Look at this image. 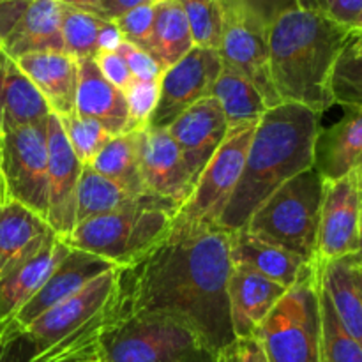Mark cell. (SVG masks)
Here are the masks:
<instances>
[{
    "mask_svg": "<svg viewBox=\"0 0 362 362\" xmlns=\"http://www.w3.org/2000/svg\"><path fill=\"white\" fill-rule=\"evenodd\" d=\"M119 299L120 269L113 267L46 311L21 336L30 346V362L80 361L117 317Z\"/></svg>",
    "mask_w": 362,
    "mask_h": 362,
    "instance_id": "4",
    "label": "cell"
},
{
    "mask_svg": "<svg viewBox=\"0 0 362 362\" xmlns=\"http://www.w3.org/2000/svg\"><path fill=\"white\" fill-rule=\"evenodd\" d=\"M0 49H2V48H0Z\"/></svg>",
    "mask_w": 362,
    "mask_h": 362,
    "instance_id": "54",
    "label": "cell"
},
{
    "mask_svg": "<svg viewBox=\"0 0 362 362\" xmlns=\"http://www.w3.org/2000/svg\"><path fill=\"white\" fill-rule=\"evenodd\" d=\"M216 357L193 329L173 318L120 315L78 362H216Z\"/></svg>",
    "mask_w": 362,
    "mask_h": 362,
    "instance_id": "5",
    "label": "cell"
},
{
    "mask_svg": "<svg viewBox=\"0 0 362 362\" xmlns=\"http://www.w3.org/2000/svg\"><path fill=\"white\" fill-rule=\"evenodd\" d=\"M324 186L315 168L299 173L274 191L243 230L315 264Z\"/></svg>",
    "mask_w": 362,
    "mask_h": 362,
    "instance_id": "6",
    "label": "cell"
},
{
    "mask_svg": "<svg viewBox=\"0 0 362 362\" xmlns=\"http://www.w3.org/2000/svg\"><path fill=\"white\" fill-rule=\"evenodd\" d=\"M113 267L115 265L95 257V255L85 253L80 250H71L69 255L60 262L59 267L49 274L45 285L37 290V293L18 311V315L7 327L0 346L18 341L23 336V332L30 327V324H34L41 315L66 300L67 297L74 296L88 281Z\"/></svg>",
    "mask_w": 362,
    "mask_h": 362,
    "instance_id": "16",
    "label": "cell"
},
{
    "mask_svg": "<svg viewBox=\"0 0 362 362\" xmlns=\"http://www.w3.org/2000/svg\"><path fill=\"white\" fill-rule=\"evenodd\" d=\"M356 283H357V288H359L361 299H362V265H359V264H356Z\"/></svg>",
    "mask_w": 362,
    "mask_h": 362,
    "instance_id": "49",
    "label": "cell"
},
{
    "mask_svg": "<svg viewBox=\"0 0 362 362\" xmlns=\"http://www.w3.org/2000/svg\"><path fill=\"white\" fill-rule=\"evenodd\" d=\"M345 52L350 53V55L362 57V32H354L352 39H350V42L346 45Z\"/></svg>",
    "mask_w": 362,
    "mask_h": 362,
    "instance_id": "47",
    "label": "cell"
},
{
    "mask_svg": "<svg viewBox=\"0 0 362 362\" xmlns=\"http://www.w3.org/2000/svg\"><path fill=\"white\" fill-rule=\"evenodd\" d=\"M11 59L28 53L64 52L59 0H32L0 39Z\"/></svg>",
    "mask_w": 362,
    "mask_h": 362,
    "instance_id": "22",
    "label": "cell"
},
{
    "mask_svg": "<svg viewBox=\"0 0 362 362\" xmlns=\"http://www.w3.org/2000/svg\"><path fill=\"white\" fill-rule=\"evenodd\" d=\"M320 117L313 110L285 103L269 108L257 122L243 173L218 223L235 233L274 191L299 173L313 168Z\"/></svg>",
    "mask_w": 362,
    "mask_h": 362,
    "instance_id": "2",
    "label": "cell"
},
{
    "mask_svg": "<svg viewBox=\"0 0 362 362\" xmlns=\"http://www.w3.org/2000/svg\"><path fill=\"white\" fill-rule=\"evenodd\" d=\"M27 2H32V0H0V9L9 6H20V4H27Z\"/></svg>",
    "mask_w": 362,
    "mask_h": 362,
    "instance_id": "50",
    "label": "cell"
},
{
    "mask_svg": "<svg viewBox=\"0 0 362 362\" xmlns=\"http://www.w3.org/2000/svg\"><path fill=\"white\" fill-rule=\"evenodd\" d=\"M59 2L64 4V6L87 11V13H92L101 18V14H99V0H59Z\"/></svg>",
    "mask_w": 362,
    "mask_h": 362,
    "instance_id": "46",
    "label": "cell"
},
{
    "mask_svg": "<svg viewBox=\"0 0 362 362\" xmlns=\"http://www.w3.org/2000/svg\"><path fill=\"white\" fill-rule=\"evenodd\" d=\"M230 260L232 265H240L258 272L285 288H290L304 269L311 265L274 244L250 235L244 230L230 233Z\"/></svg>",
    "mask_w": 362,
    "mask_h": 362,
    "instance_id": "27",
    "label": "cell"
},
{
    "mask_svg": "<svg viewBox=\"0 0 362 362\" xmlns=\"http://www.w3.org/2000/svg\"><path fill=\"white\" fill-rule=\"evenodd\" d=\"M221 67L218 49L194 46L179 62L163 71L159 78V101L148 127L166 129L187 108L211 98Z\"/></svg>",
    "mask_w": 362,
    "mask_h": 362,
    "instance_id": "11",
    "label": "cell"
},
{
    "mask_svg": "<svg viewBox=\"0 0 362 362\" xmlns=\"http://www.w3.org/2000/svg\"><path fill=\"white\" fill-rule=\"evenodd\" d=\"M216 362H269L264 349L255 336L235 338L228 346L221 350Z\"/></svg>",
    "mask_w": 362,
    "mask_h": 362,
    "instance_id": "43",
    "label": "cell"
},
{
    "mask_svg": "<svg viewBox=\"0 0 362 362\" xmlns=\"http://www.w3.org/2000/svg\"><path fill=\"white\" fill-rule=\"evenodd\" d=\"M138 168L147 193L175 209V214L194 189L179 147L166 129L145 127L136 131Z\"/></svg>",
    "mask_w": 362,
    "mask_h": 362,
    "instance_id": "14",
    "label": "cell"
},
{
    "mask_svg": "<svg viewBox=\"0 0 362 362\" xmlns=\"http://www.w3.org/2000/svg\"><path fill=\"white\" fill-rule=\"evenodd\" d=\"M147 2H152V0H99V14H101L103 20L115 21L127 11Z\"/></svg>",
    "mask_w": 362,
    "mask_h": 362,
    "instance_id": "44",
    "label": "cell"
},
{
    "mask_svg": "<svg viewBox=\"0 0 362 362\" xmlns=\"http://www.w3.org/2000/svg\"><path fill=\"white\" fill-rule=\"evenodd\" d=\"M49 106L14 59L0 49V131L46 124Z\"/></svg>",
    "mask_w": 362,
    "mask_h": 362,
    "instance_id": "25",
    "label": "cell"
},
{
    "mask_svg": "<svg viewBox=\"0 0 362 362\" xmlns=\"http://www.w3.org/2000/svg\"><path fill=\"white\" fill-rule=\"evenodd\" d=\"M69 251L64 240L55 239L41 253L0 279V343L18 311L37 293Z\"/></svg>",
    "mask_w": 362,
    "mask_h": 362,
    "instance_id": "24",
    "label": "cell"
},
{
    "mask_svg": "<svg viewBox=\"0 0 362 362\" xmlns=\"http://www.w3.org/2000/svg\"><path fill=\"white\" fill-rule=\"evenodd\" d=\"M354 260H356V264L362 265V207H361V223H359V251H357V255H354Z\"/></svg>",
    "mask_w": 362,
    "mask_h": 362,
    "instance_id": "48",
    "label": "cell"
},
{
    "mask_svg": "<svg viewBox=\"0 0 362 362\" xmlns=\"http://www.w3.org/2000/svg\"><path fill=\"white\" fill-rule=\"evenodd\" d=\"M318 304H320V362H362V346L341 325L320 281H318Z\"/></svg>",
    "mask_w": 362,
    "mask_h": 362,
    "instance_id": "32",
    "label": "cell"
},
{
    "mask_svg": "<svg viewBox=\"0 0 362 362\" xmlns=\"http://www.w3.org/2000/svg\"><path fill=\"white\" fill-rule=\"evenodd\" d=\"M257 124L228 129L225 141L198 177L189 200L177 211L172 235L216 230L243 173L247 148Z\"/></svg>",
    "mask_w": 362,
    "mask_h": 362,
    "instance_id": "9",
    "label": "cell"
},
{
    "mask_svg": "<svg viewBox=\"0 0 362 362\" xmlns=\"http://www.w3.org/2000/svg\"><path fill=\"white\" fill-rule=\"evenodd\" d=\"M211 95L223 108L230 129L244 124H257L269 110L260 90L246 76L225 66L221 67Z\"/></svg>",
    "mask_w": 362,
    "mask_h": 362,
    "instance_id": "30",
    "label": "cell"
},
{
    "mask_svg": "<svg viewBox=\"0 0 362 362\" xmlns=\"http://www.w3.org/2000/svg\"><path fill=\"white\" fill-rule=\"evenodd\" d=\"M230 233H170L145 258L120 269V315H159L193 329L216 354L235 339L230 320Z\"/></svg>",
    "mask_w": 362,
    "mask_h": 362,
    "instance_id": "1",
    "label": "cell"
},
{
    "mask_svg": "<svg viewBox=\"0 0 362 362\" xmlns=\"http://www.w3.org/2000/svg\"><path fill=\"white\" fill-rule=\"evenodd\" d=\"M354 30L310 7L279 14L267 28L269 69L281 103L306 106L318 115L334 105L332 74Z\"/></svg>",
    "mask_w": 362,
    "mask_h": 362,
    "instance_id": "3",
    "label": "cell"
},
{
    "mask_svg": "<svg viewBox=\"0 0 362 362\" xmlns=\"http://www.w3.org/2000/svg\"><path fill=\"white\" fill-rule=\"evenodd\" d=\"M16 202L46 221L48 141L46 124L16 127L0 136V204Z\"/></svg>",
    "mask_w": 362,
    "mask_h": 362,
    "instance_id": "10",
    "label": "cell"
},
{
    "mask_svg": "<svg viewBox=\"0 0 362 362\" xmlns=\"http://www.w3.org/2000/svg\"><path fill=\"white\" fill-rule=\"evenodd\" d=\"M332 98L334 105L362 108V57L343 49L332 74Z\"/></svg>",
    "mask_w": 362,
    "mask_h": 362,
    "instance_id": "36",
    "label": "cell"
},
{
    "mask_svg": "<svg viewBox=\"0 0 362 362\" xmlns=\"http://www.w3.org/2000/svg\"><path fill=\"white\" fill-rule=\"evenodd\" d=\"M313 168L325 182L362 177V108H346L343 119L318 131Z\"/></svg>",
    "mask_w": 362,
    "mask_h": 362,
    "instance_id": "19",
    "label": "cell"
},
{
    "mask_svg": "<svg viewBox=\"0 0 362 362\" xmlns=\"http://www.w3.org/2000/svg\"><path fill=\"white\" fill-rule=\"evenodd\" d=\"M352 30H354V32H362V14L359 16V20L356 21V25H354Z\"/></svg>",
    "mask_w": 362,
    "mask_h": 362,
    "instance_id": "51",
    "label": "cell"
},
{
    "mask_svg": "<svg viewBox=\"0 0 362 362\" xmlns=\"http://www.w3.org/2000/svg\"><path fill=\"white\" fill-rule=\"evenodd\" d=\"M175 214L163 209H133L95 216L74 226L64 243L95 255L119 269L147 257L172 232Z\"/></svg>",
    "mask_w": 362,
    "mask_h": 362,
    "instance_id": "7",
    "label": "cell"
},
{
    "mask_svg": "<svg viewBox=\"0 0 362 362\" xmlns=\"http://www.w3.org/2000/svg\"><path fill=\"white\" fill-rule=\"evenodd\" d=\"M303 6L318 11L350 30L362 14V0H303Z\"/></svg>",
    "mask_w": 362,
    "mask_h": 362,
    "instance_id": "40",
    "label": "cell"
},
{
    "mask_svg": "<svg viewBox=\"0 0 362 362\" xmlns=\"http://www.w3.org/2000/svg\"><path fill=\"white\" fill-rule=\"evenodd\" d=\"M193 48L194 42L182 4L175 0H158L148 55L158 62L161 71H166Z\"/></svg>",
    "mask_w": 362,
    "mask_h": 362,
    "instance_id": "29",
    "label": "cell"
},
{
    "mask_svg": "<svg viewBox=\"0 0 362 362\" xmlns=\"http://www.w3.org/2000/svg\"><path fill=\"white\" fill-rule=\"evenodd\" d=\"M219 7L243 6L244 11L267 30L269 25L285 11L303 6V0H218Z\"/></svg>",
    "mask_w": 362,
    "mask_h": 362,
    "instance_id": "39",
    "label": "cell"
},
{
    "mask_svg": "<svg viewBox=\"0 0 362 362\" xmlns=\"http://www.w3.org/2000/svg\"><path fill=\"white\" fill-rule=\"evenodd\" d=\"M122 41H124L122 34H120L115 21H110V20L103 21V27L101 30H99V37H98V53L117 52L119 46L122 45Z\"/></svg>",
    "mask_w": 362,
    "mask_h": 362,
    "instance_id": "45",
    "label": "cell"
},
{
    "mask_svg": "<svg viewBox=\"0 0 362 362\" xmlns=\"http://www.w3.org/2000/svg\"><path fill=\"white\" fill-rule=\"evenodd\" d=\"M28 80L37 87L49 112L57 117L74 113L78 83V60L66 52L28 53L14 59Z\"/></svg>",
    "mask_w": 362,
    "mask_h": 362,
    "instance_id": "21",
    "label": "cell"
},
{
    "mask_svg": "<svg viewBox=\"0 0 362 362\" xmlns=\"http://www.w3.org/2000/svg\"><path fill=\"white\" fill-rule=\"evenodd\" d=\"M315 265L318 281L327 293L339 322L362 346V299L356 283V260L354 257H346Z\"/></svg>",
    "mask_w": 362,
    "mask_h": 362,
    "instance_id": "28",
    "label": "cell"
},
{
    "mask_svg": "<svg viewBox=\"0 0 362 362\" xmlns=\"http://www.w3.org/2000/svg\"><path fill=\"white\" fill-rule=\"evenodd\" d=\"M117 53L126 60L134 80H159L161 78V67L145 49L138 48V46L131 45L127 41H122Z\"/></svg>",
    "mask_w": 362,
    "mask_h": 362,
    "instance_id": "41",
    "label": "cell"
},
{
    "mask_svg": "<svg viewBox=\"0 0 362 362\" xmlns=\"http://www.w3.org/2000/svg\"><path fill=\"white\" fill-rule=\"evenodd\" d=\"M191 37L198 48L218 49L223 39V14L218 0H182Z\"/></svg>",
    "mask_w": 362,
    "mask_h": 362,
    "instance_id": "35",
    "label": "cell"
},
{
    "mask_svg": "<svg viewBox=\"0 0 362 362\" xmlns=\"http://www.w3.org/2000/svg\"><path fill=\"white\" fill-rule=\"evenodd\" d=\"M74 113L105 126L110 133H127L129 113L126 95L101 74L94 59L78 60Z\"/></svg>",
    "mask_w": 362,
    "mask_h": 362,
    "instance_id": "23",
    "label": "cell"
},
{
    "mask_svg": "<svg viewBox=\"0 0 362 362\" xmlns=\"http://www.w3.org/2000/svg\"><path fill=\"white\" fill-rule=\"evenodd\" d=\"M221 14L223 39L219 55L223 66L246 76L264 95L269 108L283 105L271 80L267 30L243 6L221 7Z\"/></svg>",
    "mask_w": 362,
    "mask_h": 362,
    "instance_id": "12",
    "label": "cell"
},
{
    "mask_svg": "<svg viewBox=\"0 0 362 362\" xmlns=\"http://www.w3.org/2000/svg\"><path fill=\"white\" fill-rule=\"evenodd\" d=\"M286 290L288 288L258 272L232 265L228 276V304L233 336H253Z\"/></svg>",
    "mask_w": 362,
    "mask_h": 362,
    "instance_id": "18",
    "label": "cell"
},
{
    "mask_svg": "<svg viewBox=\"0 0 362 362\" xmlns=\"http://www.w3.org/2000/svg\"><path fill=\"white\" fill-rule=\"evenodd\" d=\"M48 141V214L46 223L60 240L76 226V197L83 166L74 156L60 119L49 113L46 120Z\"/></svg>",
    "mask_w": 362,
    "mask_h": 362,
    "instance_id": "15",
    "label": "cell"
},
{
    "mask_svg": "<svg viewBox=\"0 0 362 362\" xmlns=\"http://www.w3.org/2000/svg\"><path fill=\"white\" fill-rule=\"evenodd\" d=\"M228 129L223 108L212 95L187 108L166 127L194 182L221 147Z\"/></svg>",
    "mask_w": 362,
    "mask_h": 362,
    "instance_id": "17",
    "label": "cell"
},
{
    "mask_svg": "<svg viewBox=\"0 0 362 362\" xmlns=\"http://www.w3.org/2000/svg\"><path fill=\"white\" fill-rule=\"evenodd\" d=\"M156 2H158V0L141 4V6L127 11L126 14H122V16L115 20V25L119 27L124 41L145 49L147 53L148 46H151L152 32H154Z\"/></svg>",
    "mask_w": 362,
    "mask_h": 362,
    "instance_id": "38",
    "label": "cell"
},
{
    "mask_svg": "<svg viewBox=\"0 0 362 362\" xmlns=\"http://www.w3.org/2000/svg\"><path fill=\"white\" fill-rule=\"evenodd\" d=\"M175 2H182V0H175Z\"/></svg>",
    "mask_w": 362,
    "mask_h": 362,
    "instance_id": "52",
    "label": "cell"
},
{
    "mask_svg": "<svg viewBox=\"0 0 362 362\" xmlns=\"http://www.w3.org/2000/svg\"><path fill=\"white\" fill-rule=\"evenodd\" d=\"M94 60L103 76L119 90L126 92V88L133 83L134 78L127 67L126 60L117 52H101L94 57Z\"/></svg>",
    "mask_w": 362,
    "mask_h": 362,
    "instance_id": "42",
    "label": "cell"
},
{
    "mask_svg": "<svg viewBox=\"0 0 362 362\" xmlns=\"http://www.w3.org/2000/svg\"><path fill=\"white\" fill-rule=\"evenodd\" d=\"M59 237L48 223L16 202L0 204V279Z\"/></svg>",
    "mask_w": 362,
    "mask_h": 362,
    "instance_id": "20",
    "label": "cell"
},
{
    "mask_svg": "<svg viewBox=\"0 0 362 362\" xmlns=\"http://www.w3.org/2000/svg\"><path fill=\"white\" fill-rule=\"evenodd\" d=\"M0 136H2V131H0Z\"/></svg>",
    "mask_w": 362,
    "mask_h": 362,
    "instance_id": "53",
    "label": "cell"
},
{
    "mask_svg": "<svg viewBox=\"0 0 362 362\" xmlns=\"http://www.w3.org/2000/svg\"><path fill=\"white\" fill-rule=\"evenodd\" d=\"M133 209H163L175 214V209L152 194L131 193L113 180L103 177L90 166H83L80 184H78L76 225L95 216L133 211Z\"/></svg>",
    "mask_w": 362,
    "mask_h": 362,
    "instance_id": "26",
    "label": "cell"
},
{
    "mask_svg": "<svg viewBox=\"0 0 362 362\" xmlns=\"http://www.w3.org/2000/svg\"><path fill=\"white\" fill-rule=\"evenodd\" d=\"M59 119L67 141H69L71 148H73L74 156H76L81 166H90V163L101 152L106 141L113 136L105 126H101V124L92 119L76 115V113L59 117Z\"/></svg>",
    "mask_w": 362,
    "mask_h": 362,
    "instance_id": "34",
    "label": "cell"
},
{
    "mask_svg": "<svg viewBox=\"0 0 362 362\" xmlns=\"http://www.w3.org/2000/svg\"><path fill=\"white\" fill-rule=\"evenodd\" d=\"M90 168L131 193L151 194L145 191L140 168H138L136 131L115 134L110 138L101 152L95 156L94 161L90 163Z\"/></svg>",
    "mask_w": 362,
    "mask_h": 362,
    "instance_id": "31",
    "label": "cell"
},
{
    "mask_svg": "<svg viewBox=\"0 0 362 362\" xmlns=\"http://www.w3.org/2000/svg\"><path fill=\"white\" fill-rule=\"evenodd\" d=\"M362 177L346 175L325 182L315 264L341 260L359 251Z\"/></svg>",
    "mask_w": 362,
    "mask_h": 362,
    "instance_id": "13",
    "label": "cell"
},
{
    "mask_svg": "<svg viewBox=\"0 0 362 362\" xmlns=\"http://www.w3.org/2000/svg\"><path fill=\"white\" fill-rule=\"evenodd\" d=\"M129 113L127 133L148 127L151 117L159 101V80H133L124 92Z\"/></svg>",
    "mask_w": 362,
    "mask_h": 362,
    "instance_id": "37",
    "label": "cell"
},
{
    "mask_svg": "<svg viewBox=\"0 0 362 362\" xmlns=\"http://www.w3.org/2000/svg\"><path fill=\"white\" fill-rule=\"evenodd\" d=\"M253 336L269 362H320L317 265L304 269Z\"/></svg>",
    "mask_w": 362,
    "mask_h": 362,
    "instance_id": "8",
    "label": "cell"
},
{
    "mask_svg": "<svg viewBox=\"0 0 362 362\" xmlns=\"http://www.w3.org/2000/svg\"><path fill=\"white\" fill-rule=\"evenodd\" d=\"M103 21L105 20L95 14L60 4L64 52L76 60L94 59L98 55V37Z\"/></svg>",
    "mask_w": 362,
    "mask_h": 362,
    "instance_id": "33",
    "label": "cell"
}]
</instances>
